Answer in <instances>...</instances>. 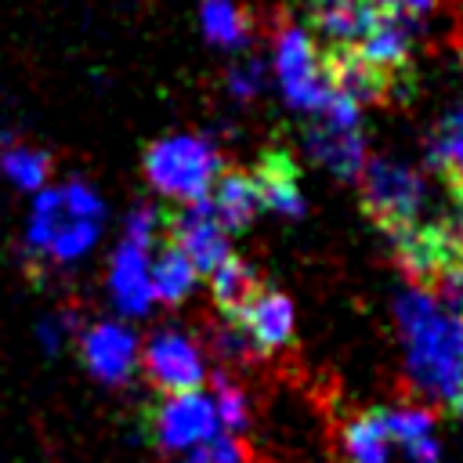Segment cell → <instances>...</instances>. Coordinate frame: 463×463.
Segmentation results:
<instances>
[{
	"instance_id": "obj_23",
	"label": "cell",
	"mask_w": 463,
	"mask_h": 463,
	"mask_svg": "<svg viewBox=\"0 0 463 463\" xmlns=\"http://www.w3.org/2000/svg\"><path fill=\"white\" fill-rule=\"evenodd\" d=\"M213 409H217V423L228 427V430H246L250 427V405H246V394L235 380L228 376H213Z\"/></svg>"
},
{
	"instance_id": "obj_19",
	"label": "cell",
	"mask_w": 463,
	"mask_h": 463,
	"mask_svg": "<svg viewBox=\"0 0 463 463\" xmlns=\"http://www.w3.org/2000/svg\"><path fill=\"white\" fill-rule=\"evenodd\" d=\"M148 275H152V297H156V304H170V307L184 304L192 297V289H195V279H199L195 264L174 242H163V246L152 250Z\"/></svg>"
},
{
	"instance_id": "obj_18",
	"label": "cell",
	"mask_w": 463,
	"mask_h": 463,
	"mask_svg": "<svg viewBox=\"0 0 463 463\" xmlns=\"http://www.w3.org/2000/svg\"><path fill=\"white\" fill-rule=\"evenodd\" d=\"M51 177H54V163H51V156L40 145H29V141H7V145H0V181L11 192H18V195L29 199Z\"/></svg>"
},
{
	"instance_id": "obj_1",
	"label": "cell",
	"mask_w": 463,
	"mask_h": 463,
	"mask_svg": "<svg viewBox=\"0 0 463 463\" xmlns=\"http://www.w3.org/2000/svg\"><path fill=\"white\" fill-rule=\"evenodd\" d=\"M109 206L105 195L83 177L47 181L29 195L22 217V246L25 257L47 271L80 268L105 239Z\"/></svg>"
},
{
	"instance_id": "obj_7",
	"label": "cell",
	"mask_w": 463,
	"mask_h": 463,
	"mask_svg": "<svg viewBox=\"0 0 463 463\" xmlns=\"http://www.w3.org/2000/svg\"><path fill=\"white\" fill-rule=\"evenodd\" d=\"M275 80L282 98L300 109V112H318L326 94H329V76L326 61L311 40L307 29L300 25H282L275 36Z\"/></svg>"
},
{
	"instance_id": "obj_20",
	"label": "cell",
	"mask_w": 463,
	"mask_h": 463,
	"mask_svg": "<svg viewBox=\"0 0 463 463\" xmlns=\"http://www.w3.org/2000/svg\"><path fill=\"white\" fill-rule=\"evenodd\" d=\"M257 289H260L257 271H253L242 257H235V253H228V257L210 271V293H213V304H217V311H221L228 322L253 300Z\"/></svg>"
},
{
	"instance_id": "obj_21",
	"label": "cell",
	"mask_w": 463,
	"mask_h": 463,
	"mask_svg": "<svg viewBox=\"0 0 463 463\" xmlns=\"http://www.w3.org/2000/svg\"><path fill=\"white\" fill-rule=\"evenodd\" d=\"M430 163L449 184V192L463 203V101L438 123L430 141Z\"/></svg>"
},
{
	"instance_id": "obj_2",
	"label": "cell",
	"mask_w": 463,
	"mask_h": 463,
	"mask_svg": "<svg viewBox=\"0 0 463 463\" xmlns=\"http://www.w3.org/2000/svg\"><path fill=\"white\" fill-rule=\"evenodd\" d=\"M394 318L412 383L430 398H452L463 387V315L427 286H409L394 304Z\"/></svg>"
},
{
	"instance_id": "obj_10",
	"label": "cell",
	"mask_w": 463,
	"mask_h": 463,
	"mask_svg": "<svg viewBox=\"0 0 463 463\" xmlns=\"http://www.w3.org/2000/svg\"><path fill=\"white\" fill-rule=\"evenodd\" d=\"M152 250L156 246H141V242L119 235V242L112 246V253L105 260V297H109L112 311L127 322L145 318L156 307L152 275H148Z\"/></svg>"
},
{
	"instance_id": "obj_5",
	"label": "cell",
	"mask_w": 463,
	"mask_h": 463,
	"mask_svg": "<svg viewBox=\"0 0 463 463\" xmlns=\"http://www.w3.org/2000/svg\"><path fill=\"white\" fill-rule=\"evenodd\" d=\"M307 152L333 170L336 177H354L365 163V137H362V105L329 87L322 109H318V123L307 127Z\"/></svg>"
},
{
	"instance_id": "obj_3",
	"label": "cell",
	"mask_w": 463,
	"mask_h": 463,
	"mask_svg": "<svg viewBox=\"0 0 463 463\" xmlns=\"http://www.w3.org/2000/svg\"><path fill=\"white\" fill-rule=\"evenodd\" d=\"M145 181L156 195L170 203L206 199L217 174L224 170L221 152L203 134H166L145 148Z\"/></svg>"
},
{
	"instance_id": "obj_22",
	"label": "cell",
	"mask_w": 463,
	"mask_h": 463,
	"mask_svg": "<svg viewBox=\"0 0 463 463\" xmlns=\"http://www.w3.org/2000/svg\"><path fill=\"white\" fill-rule=\"evenodd\" d=\"M199 25L210 43L228 47V51H242L250 40V18L235 0H203Z\"/></svg>"
},
{
	"instance_id": "obj_6",
	"label": "cell",
	"mask_w": 463,
	"mask_h": 463,
	"mask_svg": "<svg viewBox=\"0 0 463 463\" xmlns=\"http://www.w3.org/2000/svg\"><path fill=\"white\" fill-rule=\"evenodd\" d=\"M72 347L87 376L105 387H127L141 369V336L119 315L80 326L72 336Z\"/></svg>"
},
{
	"instance_id": "obj_26",
	"label": "cell",
	"mask_w": 463,
	"mask_h": 463,
	"mask_svg": "<svg viewBox=\"0 0 463 463\" xmlns=\"http://www.w3.org/2000/svg\"><path fill=\"white\" fill-rule=\"evenodd\" d=\"M181 463H246V449L228 434H210L206 441L181 452Z\"/></svg>"
},
{
	"instance_id": "obj_27",
	"label": "cell",
	"mask_w": 463,
	"mask_h": 463,
	"mask_svg": "<svg viewBox=\"0 0 463 463\" xmlns=\"http://www.w3.org/2000/svg\"><path fill=\"white\" fill-rule=\"evenodd\" d=\"M260 87H264V65H260L257 58H246V61L232 65V72H228V90H232L239 101L257 98Z\"/></svg>"
},
{
	"instance_id": "obj_9",
	"label": "cell",
	"mask_w": 463,
	"mask_h": 463,
	"mask_svg": "<svg viewBox=\"0 0 463 463\" xmlns=\"http://www.w3.org/2000/svg\"><path fill=\"white\" fill-rule=\"evenodd\" d=\"M141 369L148 376V383L163 394L170 391H192L203 383L206 376V362L199 344L174 326L156 329L145 344H141Z\"/></svg>"
},
{
	"instance_id": "obj_15",
	"label": "cell",
	"mask_w": 463,
	"mask_h": 463,
	"mask_svg": "<svg viewBox=\"0 0 463 463\" xmlns=\"http://www.w3.org/2000/svg\"><path fill=\"white\" fill-rule=\"evenodd\" d=\"M311 25L329 47H354L373 25L376 7L369 0H307Z\"/></svg>"
},
{
	"instance_id": "obj_16",
	"label": "cell",
	"mask_w": 463,
	"mask_h": 463,
	"mask_svg": "<svg viewBox=\"0 0 463 463\" xmlns=\"http://www.w3.org/2000/svg\"><path fill=\"white\" fill-rule=\"evenodd\" d=\"M344 463H391V434L380 409H358L340 423Z\"/></svg>"
},
{
	"instance_id": "obj_30",
	"label": "cell",
	"mask_w": 463,
	"mask_h": 463,
	"mask_svg": "<svg viewBox=\"0 0 463 463\" xmlns=\"http://www.w3.org/2000/svg\"><path fill=\"white\" fill-rule=\"evenodd\" d=\"M452 409H456V416L463 420V387H459V391L452 394Z\"/></svg>"
},
{
	"instance_id": "obj_29",
	"label": "cell",
	"mask_w": 463,
	"mask_h": 463,
	"mask_svg": "<svg viewBox=\"0 0 463 463\" xmlns=\"http://www.w3.org/2000/svg\"><path fill=\"white\" fill-rule=\"evenodd\" d=\"M456 224V253H459V271H463V203H459V213L452 217Z\"/></svg>"
},
{
	"instance_id": "obj_17",
	"label": "cell",
	"mask_w": 463,
	"mask_h": 463,
	"mask_svg": "<svg viewBox=\"0 0 463 463\" xmlns=\"http://www.w3.org/2000/svg\"><path fill=\"white\" fill-rule=\"evenodd\" d=\"M206 199H210L217 221H221L228 232H242V228L257 217V210H260L253 177L242 174V170H221Z\"/></svg>"
},
{
	"instance_id": "obj_12",
	"label": "cell",
	"mask_w": 463,
	"mask_h": 463,
	"mask_svg": "<svg viewBox=\"0 0 463 463\" xmlns=\"http://www.w3.org/2000/svg\"><path fill=\"white\" fill-rule=\"evenodd\" d=\"M257 354H271L293 344V304L275 289H257L253 300L232 318Z\"/></svg>"
},
{
	"instance_id": "obj_31",
	"label": "cell",
	"mask_w": 463,
	"mask_h": 463,
	"mask_svg": "<svg viewBox=\"0 0 463 463\" xmlns=\"http://www.w3.org/2000/svg\"><path fill=\"white\" fill-rule=\"evenodd\" d=\"M459 61H463V40H459Z\"/></svg>"
},
{
	"instance_id": "obj_4",
	"label": "cell",
	"mask_w": 463,
	"mask_h": 463,
	"mask_svg": "<svg viewBox=\"0 0 463 463\" xmlns=\"http://www.w3.org/2000/svg\"><path fill=\"white\" fill-rule=\"evenodd\" d=\"M354 177L362 184V206H365L369 221L376 228H383L387 235L423 221L427 181L420 170H412L398 159L376 156V159H365Z\"/></svg>"
},
{
	"instance_id": "obj_11",
	"label": "cell",
	"mask_w": 463,
	"mask_h": 463,
	"mask_svg": "<svg viewBox=\"0 0 463 463\" xmlns=\"http://www.w3.org/2000/svg\"><path fill=\"white\" fill-rule=\"evenodd\" d=\"M163 232L170 235L166 242H174V246L195 264L199 275H203V271L210 275V271L232 253V246H228V228L217 221L210 199L181 203V210H177L174 217H166Z\"/></svg>"
},
{
	"instance_id": "obj_13",
	"label": "cell",
	"mask_w": 463,
	"mask_h": 463,
	"mask_svg": "<svg viewBox=\"0 0 463 463\" xmlns=\"http://www.w3.org/2000/svg\"><path fill=\"white\" fill-rule=\"evenodd\" d=\"M257 199L264 210L282 213V217H300L304 213V192H300V170L286 148H268L257 166L250 170Z\"/></svg>"
},
{
	"instance_id": "obj_25",
	"label": "cell",
	"mask_w": 463,
	"mask_h": 463,
	"mask_svg": "<svg viewBox=\"0 0 463 463\" xmlns=\"http://www.w3.org/2000/svg\"><path fill=\"white\" fill-rule=\"evenodd\" d=\"M163 224H166V217H163L156 206L141 203V206H130V210H127L119 235H123V239H134V242H141V246H159Z\"/></svg>"
},
{
	"instance_id": "obj_8",
	"label": "cell",
	"mask_w": 463,
	"mask_h": 463,
	"mask_svg": "<svg viewBox=\"0 0 463 463\" xmlns=\"http://www.w3.org/2000/svg\"><path fill=\"white\" fill-rule=\"evenodd\" d=\"M217 409H213V398L203 394L199 387L192 391H170L163 394L156 405H152V416H148V434L152 441L170 452V456H181L188 452L192 445L206 441L210 434H217Z\"/></svg>"
},
{
	"instance_id": "obj_28",
	"label": "cell",
	"mask_w": 463,
	"mask_h": 463,
	"mask_svg": "<svg viewBox=\"0 0 463 463\" xmlns=\"http://www.w3.org/2000/svg\"><path fill=\"white\" fill-rule=\"evenodd\" d=\"M376 11H387V14H402V18H423V14H430L441 0H369Z\"/></svg>"
},
{
	"instance_id": "obj_24",
	"label": "cell",
	"mask_w": 463,
	"mask_h": 463,
	"mask_svg": "<svg viewBox=\"0 0 463 463\" xmlns=\"http://www.w3.org/2000/svg\"><path fill=\"white\" fill-rule=\"evenodd\" d=\"M76 329H80V326H76V318H72L69 311L54 307V311H43V315L36 318L33 336H36V344H40L47 354H61V351L72 344Z\"/></svg>"
},
{
	"instance_id": "obj_14",
	"label": "cell",
	"mask_w": 463,
	"mask_h": 463,
	"mask_svg": "<svg viewBox=\"0 0 463 463\" xmlns=\"http://www.w3.org/2000/svg\"><path fill=\"white\" fill-rule=\"evenodd\" d=\"M380 412H383L391 445H402L409 463H438L441 449L434 441V412L427 405L405 402V405H391Z\"/></svg>"
}]
</instances>
